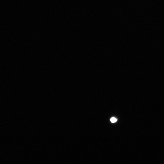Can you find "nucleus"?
Wrapping results in <instances>:
<instances>
[{
    "label": "nucleus",
    "mask_w": 164,
    "mask_h": 164,
    "mask_svg": "<svg viewBox=\"0 0 164 164\" xmlns=\"http://www.w3.org/2000/svg\"><path fill=\"white\" fill-rule=\"evenodd\" d=\"M111 122L112 123H115L117 121V119L114 117H113L110 119Z\"/></svg>",
    "instance_id": "f257e3e1"
}]
</instances>
